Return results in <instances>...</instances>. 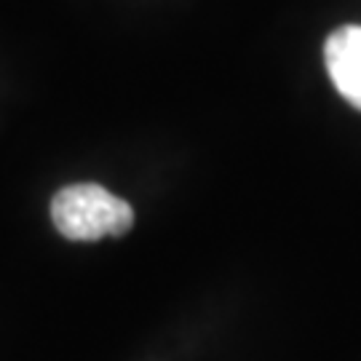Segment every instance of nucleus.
<instances>
[{
  "mask_svg": "<svg viewBox=\"0 0 361 361\" xmlns=\"http://www.w3.org/2000/svg\"><path fill=\"white\" fill-rule=\"evenodd\" d=\"M56 231L70 241H99L104 235H126L134 225V209L102 185H67L51 201Z\"/></svg>",
  "mask_w": 361,
  "mask_h": 361,
  "instance_id": "f257e3e1",
  "label": "nucleus"
},
{
  "mask_svg": "<svg viewBox=\"0 0 361 361\" xmlns=\"http://www.w3.org/2000/svg\"><path fill=\"white\" fill-rule=\"evenodd\" d=\"M324 62L340 97L361 110V27L345 25L335 30L324 43Z\"/></svg>",
  "mask_w": 361,
  "mask_h": 361,
  "instance_id": "f03ea898",
  "label": "nucleus"
}]
</instances>
